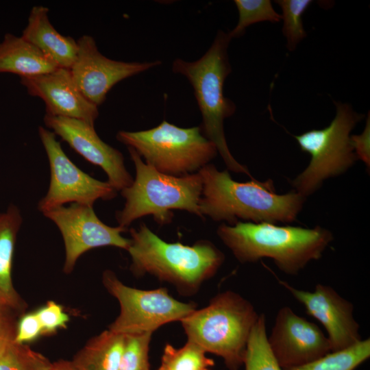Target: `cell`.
Here are the masks:
<instances>
[{"instance_id":"obj_1","label":"cell","mask_w":370,"mask_h":370,"mask_svg":"<svg viewBox=\"0 0 370 370\" xmlns=\"http://www.w3.org/2000/svg\"><path fill=\"white\" fill-rule=\"evenodd\" d=\"M202 192L199 211L214 221L234 225L240 220L252 223H288L295 221L306 197L292 190L276 193L273 182L254 178L245 182L234 180L227 170L212 164L201 169Z\"/></svg>"},{"instance_id":"obj_2","label":"cell","mask_w":370,"mask_h":370,"mask_svg":"<svg viewBox=\"0 0 370 370\" xmlns=\"http://www.w3.org/2000/svg\"><path fill=\"white\" fill-rule=\"evenodd\" d=\"M217 234L240 262L269 258L288 275H296L309 262L319 260L333 240L332 232L319 225L306 228L266 222L222 223Z\"/></svg>"},{"instance_id":"obj_3","label":"cell","mask_w":370,"mask_h":370,"mask_svg":"<svg viewBox=\"0 0 370 370\" xmlns=\"http://www.w3.org/2000/svg\"><path fill=\"white\" fill-rule=\"evenodd\" d=\"M130 233L127 251L131 257L132 272L137 276L149 274L167 282L184 296L196 293L224 262L223 252L207 240L193 245L168 243L144 223L138 229H130Z\"/></svg>"},{"instance_id":"obj_4","label":"cell","mask_w":370,"mask_h":370,"mask_svg":"<svg viewBox=\"0 0 370 370\" xmlns=\"http://www.w3.org/2000/svg\"><path fill=\"white\" fill-rule=\"evenodd\" d=\"M230 40L228 33L219 30L203 56L193 62L176 59L172 70L184 75L193 86L202 116L199 127L202 134L214 145L227 168L252 178L248 169L231 153L224 133V120L236 110L235 104L223 93L225 80L231 73L227 56Z\"/></svg>"},{"instance_id":"obj_5","label":"cell","mask_w":370,"mask_h":370,"mask_svg":"<svg viewBox=\"0 0 370 370\" xmlns=\"http://www.w3.org/2000/svg\"><path fill=\"white\" fill-rule=\"evenodd\" d=\"M128 152L136 176L130 186L121 190L124 207L116 213L119 226L127 228L134 221L151 215L161 225L172 221L173 210H185L200 218L202 180L195 173L182 177L162 173L146 164L131 147Z\"/></svg>"},{"instance_id":"obj_6","label":"cell","mask_w":370,"mask_h":370,"mask_svg":"<svg viewBox=\"0 0 370 370\" xmlns=\"http://www.w3.org/2000/svg\"><path fill=\"white\" fill-rule=\"evenodd\" d=\"M258 316L248 300L226 291L180 322L187 341L221 357L229 370H238L243 365L247 342Z\"/></svg>"},{"instance_id":"obj_7","label":"cell","mask_w":370,"mask_h":370,"mask_svg":"<svg viewBox=\"0 0 370 370\" xmlns=\"http://www.w3.org/2000/svg\"><path fill=\"white\" fill-rule=\"evenodd\" d=\"M116 138L134 149L148 165L175 177L197 173L218 153L199 126L180 127L166 121L149 130L119 131Z\"/></svg>"},{"instance_id":"obj_8","label":"cell","mask_w":370,"mask_h":370,"mask_svg":"<svg viewBox=\"0 0 370 370\" xmlns=\"http://www.w3.org/2000/svg\"><path fill=\"white\" fill-rule=\"evenodd\" d=\"M336 116L328 126L295 136L301 150L311 156L308 166L291 181L304 197L317 191L327 179L345 173L358 160L350 132L365 116L347 103L334 102Z\"/></svg>"},{"instance_id":"obj_9","label":"cell","mask_w":370,"mask_h":370,"mask_svg":"<svg viewBox=\"0 0 370 370\" xmlns=\"http://www.w3.org/2000/svg\"><path fill=\"white\" fill-rule=\"evenodd\" d=\"M102 282L120 305V313L108 328L116 333L153 334L164 324L181 321L197 309L194 303L173 297L166 288L142 290L128 286L110 270L103 272Z\"/></svg>"},{"instance_id":"obj_10","label":"cell","mask_w":370,"mask_h":370,"mask_svg":"<svg viewBox=\"0 0 370 370\" xmlns=\"http://www.w3.org/2000/svg\"><path fill=\"white\" fill-rule=\"evenodd\" d=\"M38 134L50 167L48 191L38 204L40 212L43 214L67 203L93 206L98 199L116 197L117 191L108 182L91 177L69 159L52 131L40 126Z\"/></svg>"},{"instance_id":"obj_11","label":"cell","mask_w":370,"mask_h":370,"mask_svg":"<svg viewBox=\"0 0 370 370\" xmlns=\"http://www.w3.org/2000/svg\"><path fill=\"white\" fill-rule=\"evenodd\" d=\"M59 229L65 247L63 271L70 273L77 259L85 252L97 247L112 246L127 250L130 239L122 236L127 228L111 227L102 222L93 207L71 204L43 213Z\"/></svg>"},{"instance_id":"obj_12","label":"cell","mask_w":370,"mask_h":370,"mask_svg":"<svg viewBox=\"0 0 370 370\" xmlns=\"http://www.w3.org/2000/svg\"><path fill=\"white\" fill-rule=\"evenodd\" d=\"M77 53L69 69L79 91L97 106L102 104L111 88L119 82L159 65L160 61L127 62L103 56L95 39L83 35L77 40Z\"/></svg>"},{"instance_id":"obj_13","label":"cell","mask_w":370,"mask_h":370,"mask_svg":"<svg viewBox=\"0 0 370 370\" xmlns=\"http://www.w3.org/2000/svg\"><path fill=\"white\" fill-rule=\"evenodd\" d=\"M267 341L283 370L305 365L331 352L329 339L320 328L288 306L278 311Z\"/></svg>"},{"instance_id":"obj_14","label":"cell","mask_w":370,"mask_h":370,"mask_svg":"<svg viewBox=\"0 0 370 370\" xmlns=\"http://www.w3.org/2000/svg\"><path fill=\"white\" fill-rule=\"evenodd\" d=\"M44 122L49 130L90 163L99 166L106 173L108 182L121 191L133 182L121 151L103 141L95 125L84 121L53 116L45 114Z\"/></svg>"},{"instance_id":"obj_15","label":"cell","mask_w":370,"mask_h":370,"mask_svg":"<svg viewBox=\"0 0 370 370\" xmlns=\"http://www.w3.org/2000/svg\"><path fill=\"white\" fill-rule=\"evenodd\" d=\"M279 283L304 305L306 313L323 325L331 352L345 349L361 340L352 304L332 287L318 284L313 292H309L294 288L284 281L279 280Z\"/></svg>"},{"instance_id":"obj_16","label":"cell","mask_w":370,"mask_h":370,"mask_svg":"<svg viewBox=\"0 0 370 370\" xmlns=\"http://www.w3.org/2000/svg\"><path fill=\"white\" fill-rule=\"evenodd\" d=\"M21 83L30 95L44 101L47 114L79 119L95 125L98 106L79 91L69 69L57 68L39 75L21 77Z\"/></svg>"},{"instance_id":"obj_17","label":"cell","mask_w":370,"mask_h":370,"mask_svg":"<svg viewBox=\"0 0 370 370\" xmlns=\"http://www.w3.org/2000/svg\"><path fill=\"white\" fill-rule=\"evenodd\" d=\"M21 36L59 68L69 69L78 49L77 40L60 34L51 23L49 8L34 6Z\"/></svg>"},{"instance_id":"obj_18","label":"cell","mask_w":370,"mask_h":370,"mask_svg":"<svg viewBox=\"0 0 370 370\" xmlns=\"http://www.w3.org/2000/svg\"><path fill=\"white\" fill-rule=\"evenodd\" d=\"M19 209L14 205L0 213V304L24 310L25 303L14 288L12 267L17 233L22 223Z\"/></svg>"},{"instance_id":"obj_19","label":"cell","mask_w":370,"mask_h":370,"mask_svg":"<svg viewBox=\"0 0 370 370\" xmlns=\"http://www.w3.org/2000/svg\"><path fill=\"white\" fill-rule=\"evenodd\" d=\"M57 68L21 36L8 33L0 42V73H12L21 78L49 73Z\"/></svg>"},{"instance_id":"obj_20","label":"cell","mask_w":370,"mask_h":370,"mask_svg":"<svg viewBox=\"0 0 370 370\" xmlns=\"http://www.w3.org/2000/svg\"><path fill=\"white\" fill-rule=\"evenodd\" d=\"M125 335L106 330L90 338L71 360L80 370H119Z\"/></svg>"},{"instance_id":"obj_21","label":"cell","mask_w":370,"mask_h":370,"mask_svg":"<svg viewBox=\"0 0 370 370\" xmlns=\"http://www.w3.org/2000/svg\"><path fill=\"white\" fill-rule=\"evenodd\" d=\"M370 356V340H360L345 349L330 352L305 365L286 370H354Z\"/></svg>"},{"instance_id":"obj_22","label":"cell","mask_w":370,"mask_h":370,"mask_svg":"<svg viewBox=\"0 0 370 370\" xmlns=\"http://www.w3.org/2000/svg\"><path fill=\"white\" fill-rule=\"evenodd\" d=\"M206 354L201 347L189 341L180 348L168 343L157 370H212L214 362Z\"/></svg>"},{"instance_id":"obj_23","label":"cell","mask_w":370,"mask_h":370,"mask_svg":"<svg viewBox=\"0 0 370 370\" xmlns=\"http://www.w3.org/2000/svg\"><path fill=\"white\" fill-rule=\"evenodd\" d=\"M243 365L245 370H283L267 341L264 314L258 316L247 342Z\"/></svg>"},{"instance_id":"obj_24","label":"cell","mask_w":370,"mask_h":370,"mask_svg":"<svg viewBox=\"0 0 370 370\" xmlns=\"http://www.w3.org/2000/svg\"><path fill=\"white\" fill-rule=\"evenodd\" d=\"M238 11V22L228 33L232 38L241 36L246 27L262 21L279 22L282 15L275 12L269 0H235Z\"/></svg>"},{"instance_id":"obj_25","label":"cell","mask_w":370,"mask_h":370,"mask_svg":"<svg viewBox=\"0 0 370 370\" xmlns=\"http://www.w3.org/2000/svg\"><path fill=\"white\" fill-rule=\"evenodd\" d=\"M51 364L42 354L14 342L0 356V370H49Z\"/></svg>"},{"instance_id":"obj_26","label":"cell","mask_w":370,"mask_h":370,"mask_svg":"<svg viewBox=\"0 0 370 370\" xmlns=\"http://www.w3.org/2000/svg\"><path fill=\"white\" fill-rule=\"evenodd\" d=\"M275 2L282 10L283 33L287 40L286 47L293 51L306 36L303 27L302 15L312 3L311 0H278Z\"/></svg>"},{"instance_id":"obj_27","label":"cell","mask_w":370,"mask_h":370,"mask_svg":"<svg viewBox=\"0 0 370 370\" xmlns=\"http://www.w3.org/2000/svg\"><path fill=\"white\" fill-rule=\"evenodd\" d=\"M152 334L125 335L119 370H150L149 351Z\"/></svg>"},{"instance_id":"obj_28","label":"cell","mask_w":370,"mask_h":370,"mask_svg":"<svg viewBox=\"0 0 370 370\" xmlns=\"http://www.w3.org/2000/svg\"><path fill=\"white\" fill-rule=\"evenodd\" d=\"M36 313L42 328V334H51L60 328H65L69 321V317L62 306L53 301H47Z\"/></svg>"},{"instance_id":"obj_29","label":"cell","mask_w":370,"mask_h":370,"mask_svg":"<svg viewBox=\"0 0 370 370\" xmlns=\"http://www.w3.org/2000/svg\"><path fill=\"white\" fill-rule=\"evenodd\" d=\"M42 334V328L36 312L24 314L16 326L14 343L25 344Z\"/></svg>"},{"instance_id":"obj_30","label":"cell","mask_w":370,"mask_h":370,"mask_svg":"<svg viewBox=\"0 0 370 370\" xmlns=\"http://www.w3.org/2000/svg\"><path fill=\"white\" fill-rule=\"evenodd\" d=\"M8 307L0 304V356L14 342L17 323L10 314Z\"/></svg>"},{"instance_id":"obj_31","label":"cell","mask_w":370,"mask_h":370,"mask_svg":"<svg viewBox=\"0 0 370 370\" xmlns=\"http://www.w3.org/2000/svg\"><path fill=\"white\" fill-rule=\"evenodd\" d=\"M352 145L358 160L365 162L367 168L370 167V117L369 112L366 120L364 131L358 135L350 136Z\"/></svg>"},{"instance_id":"obj_32","label":"cell","mask_w":370,"mask_h":370,"mask_svg":"<svg viewBox=\"0 0 370 370\" xmlns=\"http://www.w3.org/2000/svg\"><path fill=\"white\" fill-rule=\"evenodd\" d=\"M49 370H80L71 360H61L52 362Z\"/></svg>"}]
</instances>
